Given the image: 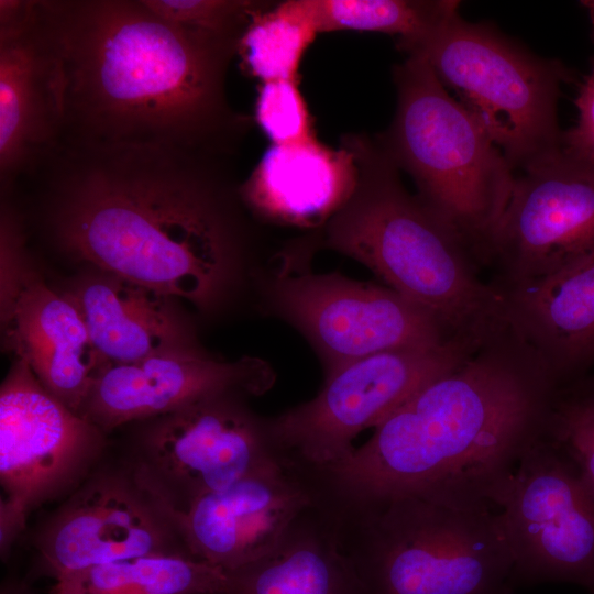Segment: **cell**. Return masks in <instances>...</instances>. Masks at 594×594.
Here are the masks:
<instances>
[{
  "label": "cell",
  "instance_id": "1",
  "mask_svg": "<svg viewBox=\"0 0 594 594\" xmlns=\"http://www.w3.org/2000/svg\"><path fill=\"white\" fill-rule=\"evenodd\" d=\"M232 156L153 144H61L22 180L66 256L202 310L239 282L249 230Z\"/></svg>",
  "mask_w": 594,
  "mask_h": 594
},
{
  "label": "cell",
  "instance_id": "2",
  "mask_svg": "<svg viewBox=\"0 0 594 594\" xmlns=\"http://www.w3.org/2000/svg\"><path fill=\"white\" fill-rule=\"evenodd\" d=\"M40 8L61 64V144L233 155L250 125L226 89L242 35L182 26L145 0H40Z\"/></svg>",
  "mask_w": 594,
  "mask_h": 594
},
{
  "label": "cell",
  "instance_id": "3",
  "mask_svg": "<svg viewBox=\"0 0 594 594\" xmlns=\"http://www.w3.org/2000/svg\"><path fill=\"white\" fill-rule=\"evenodd\" d=\"M561 386L508 326L416 392L345 459L312 468L321 491L364 502L418 495L493 509L546 432Z\"/></svg>",
  "mask_w": 594,
  "mask_h": 594
},
{
  "label": "cell",
  "instance_id": "4",
  "mask_svg": "<svg viewBox=\"0 0 594 594\" xmlns=\"http://www.w3.org/2000/svg\"><path fill=\"white\" fill-rule=\"evenodd\" d=\"M341 143L356 163L358 183L320 230L321 245L354 258L387 287L431 314L448 336L479 349L507 323L498 290L455 234L403 185L375 138Z\"/></svg>",
  "mask_w": 594,
  "mask_h": 594
},
{
  "label": "cell",
  "instance_id": "5",
  "mask_svg": "<svg viewBox=\"0 0 594 594\" xmlns=\"http://www.w3.org/2000/svg\"><path fill=\"white\" fill-rule=\"evenodd\" d=\"M367 594H512L498 515L418 495L322 496Z\"/></svg>",
  "mask_w": 594,
  "mask_h": 594
},
{
  "label": "cell",
  "instance_id": "6",
  "mask_svg": "<svg viewBox=\"0 0 594 594\" xmlns=\"http://www.w3.org/2000/svg\"><path fill=\"white\" fill-rule=\"evenodd\" d=\"M396 110L374 136L418 198L455 234L475 263L508 205L514 169L474 117L447 90L422 55L394 66Z\"/></svg>",
  "mask_w": 594,
  "mask_h": 594
},
{
  "label": "cell",
  "instance_id": "7",
  "mask_svg": "<svg viewBox=\"0 0 594 594\" xmlns=\"http://www.w3.org/2000/svg\"><path fill=\"white\" fill-rule=\"evenodd\" d=\"M408 55L429 62L514 170L527 172L562 152L557 106L572 74L561 62L537 56L459 12Z\"/></svg>",
  "mask_w": 594,
  "mask_h": 594
},
{
  "label": "cell",
  "instance_id": "8",
  "mask_svg": "<svg viewBox=\"0 0 594 594\" xmlns=\"http://www.w3.org/2000/svg\"><path fill=\"white\" fill-rule=\"evenodd\" d=\"M315 248L300 270L286 248L264 294L270 311L310 343L326 374L376 353L454 341L431 314L387 286L301 270Z\"/></svg>",
  "mask_w": 594,
  "mask_h": 594
},
{
  "label": "cell",
  "instance_id": "9",
  "mask_svg": "<svg viewBox=\"0 0 594 594\" xmlns=\"http://www.w3.org/2000/svg\"><path fill=\"white\" fill-rule=\"evenodd\" d=\"M476 350L449 342L402 348L350 362L331 373L316 397L268 419L278 449L302 465L326 468L350 455L352 441L376 427L416 392Z\"/></svg>",
  "mask_w": 594,
  "mask_h": 594
},
{
  "label": "cell",
  "instance_id": "10",
  "mask_svg": "<svg viewBox=\"0 0 594 594\" xmlns=\"http://www.w3.org/2000/svg\"><path fill=\"white\" fill-rule=\"evenodd\" d=\"M499 508L515 583L594 592V490L547 430L522 455Z\"/></svg>",
  "mask_w": 594,
  "mask_h": 594
},
{
  "label": "cell",
  "instance_id": "11",
  "mask_svg": "<svg viewBox=\"0 0 594 594\" xmlns=\"http://www.w3.org/2000/svg\"><path fill=\"white\" fill-rule=\"evenodd\" d=\"M244 396H215L158 417L142 439L133 474L163 508L182 510L244 475L283 459L268 419Z\"/></svg>",
  "mask_w": 594,
  "mask_h": 594
},
{
  "label": "cell",
  "instance_id": "12",
  "mask_svg": "<svg viewBox=\"0 0 594 594\" xmlns=\"http://www.w3.org/2000/svg\"><path fill=\"white\" fill-rule=\"evenodd\" d=\"M594 260V162L563 151L516 177L487 261L492 283L548 278Z\"/></svg>",
  "mask_w": 594,
  "mask_h": 594
},
{
  "label": "cell",
  "instance_id": "13",
  "mask_svg": "<svg viewBox=\"0 0 594 594\" xmlns=\"http://www.w3.org/2000/svg\"><path fill=\"white\" fill-rule=\"evenodd\" d=\"M101 430L52 395L20 358L0 391L1 552L29 512L58 490L100 447Z\"/></svg>",
  "mask_w": 594,
  "mask_h": 594
},
{
  "label": "cell",
  "instance_id": "14",
  "mask_svg": "<svg viewBox=\"0 0 594 594\" xmlns=\"http://www.w3.org/2000/svg\"><path fill=\"white\" fill-rule=\"evenodd\" d=\"M317 498L310 470L285 455L182 510L162 508L190 556L232 572L270 552Z\"/></svg>",
  "mask_w": 594,
  "mask_h": 594
},
{
  "label": "cell",
  "instance_id": "15",
  "mask_svg": "<svg viewBox=\"0 0 594 594\" xmlns=\"http://www.w3.org/2000/svg\"><path fill=\"white\" fill-rule=\"evenodd\" d=\"M58 56L40 0H0V184L8 194L61 144Z\"/></svg>",
  "mask_w": 594,
  "mask_h": 594
},
{
  "label": "cell",
  "instance_id": "16",
  "mask_svg": "<svg viewBox=\"0 0 594 594\" xmlns=\"http://www.w3.org/2000/svg\"><path fill=\"white\" fill-rule=\"evenodd\" d=\"M37 547L43 570L55 579L138 557L189 554L161 504L134 475L88 483L51 520Z\"/></svg>",
  "mask_w": 594,
  "mask_h": 594
},
{
  "label": "cell",
  "instance_id": "17",
  "mask_svg": "<svg viewBox=\"0 0 594 594\" xmlns=\"http://www.w3.org/2000/svg\"><path fill=\"white\" fill-rule=\"evenodd\" d=\"M274 381L272 366L258 358L220 361L201 350L163 353L134 363L109 364L95 381L80 416L100 430H109L215 396H258Z\"/></svg>",
  "mask_w": 594,
  "mask_h": 594
},
{
  "label": "cell",
  "instance_id": "18",
  "mask_svg": "<svg viewBox=\"0 0 594 594\" xmlns=\"http://www.w3.org/2000/svg\"><path fill=\"white\" fill-rule=\"evenodd\" d=\"M358 183V167L345 146L334 150L317 138L272 144L240 197L253 216L276 224L320 230L343 207Z\"/></svg>",
  "mask_w": 594,
  "mask_h": 594
},
{
  "label": "cell",
  "instance_id": "19",
  "mask_svg": "<svg viewBox=\"0 0 594 594\" xmlns=\"http://www.w3.org/2000/svg\"><path fill=\"white\" fill-rule=\"evenodd\" d=\"M12 337L41 384L70 410L80 411L99 374L110 364L94 344L72 296L30 274L16 283Z\"/></svg>",
  "mask_w": 594,
  "mask_h": 594
},
{
  "label": "cell",
  "instance_id": "20",
  "mask_svg": "<svg viewBox=\"0 0 594 594\" xmlns=\"http://www.w3.org/2000/svg\"><path fill=\"white\" fill-rule=\"evenodd\" d=\"M493 286L507 326L561 387L586 376L594 363V260L548 278Z\"/></svg>",
  "mask_w": 594,
  "mask_h": 594
},
{
  "label": "cell",
  "instance_id": "21",
  "mask_svg": "<svg viewBox=\"0 0 594 594\" xmlns=\"http://www.w3.org/2000/svg\"><path fill=\"white\" fill-rule=\"evenodd\" d=\"M94 344L110 364L199 350L191 324L173 297L100 271L69 294Z\"/></svg>",
  "mask_w": 594,
  "mask_h": 594
},
{
  "label": "cell",
  "instance_id": "22",
  "mask_svg": "<svg viewBox=\"0 0 594 594\" xmlns=\"http://www.w3.org/2000/svg\"><path fill=\"white\" fill-rule=\"evenodd\" d=\"M229 574L230 594H367L319 498L270 552Z\"/></svg>",
  "mask_w": 594,
  "mask_h": 594
},
{
  "label": "cell",
  "instance_id": "23",
  "mask_svg": "<svg viewBox=\"0 0 594 594\" xmlns=\"http://www.w3.org/2000/svg\"><path fill=\"white\" fill-rule=\"evenodd\" d=\"M230 574L187 553L138 557L56 579L52 594H230Z\"/></svg>",
  "mask_w": 594,
  "mask_h": 594
},
{
  "label": "cell",
  "instance_id": "24",
  "mask_svg": "<svg viewBox=\"0 0 594 594\" xmlns=\"http://www.w3.org/2000/svg\"><path fill=\"white\" fill-rule=\"evenodd\" d=\"M278 7L309 24L317 33L377 32L397 36V47L408 54L451 15L455 0H287Z\"/></svg>",
  "mask_w": 594,
  "mask_h": 594
},
{
  "label": "cell",
  "instance_id": "25",
  "mask_svg": "<svg viewBox=\"0 0 594 594\" xmlns=\"http://www.w3.org/2000/svg\"><path fill=\"white\" fill-rule=\"evenodd\" d=\"M308 22L265 1L249 21L238 47L242 68L261 84L298 81L301 59L317 36Z\"/></svg>",
  "mask_w": 594,
  "mask_h": 594
},
{
  "label": "cell",
  "instance_id": "26",
  "mask_svg": "<svg viewBox=\"0 0 594 594\" xmlns=\"http://www.w3.org/2000/svg\"><path fill=\"white\" fill-rule=\"evenodd\" d=\"M547 433L575 462L594 490V393L580 381L561 387Z\"/></svg>",
  "mask_w": 594,
  "mask_h": 594
},
{
  "label": "cell",
  "instance_id": "27",
  "mask_svg": "<svg viewBox=\"0 0 594 594\" xmlns=\"http://www.w3.org/2000/svg\"><path fill=\"white\" fill-rule=\"evenodd\" d=\"M298 82L270 81L258 88L255 121L272 144L296 143L316 138L314 120Z\"/></svg>",
  "mask_w": 594,
  "mask_h": 594
},
{
  "label": "cell",
  "instance_id": "28",
  "mask_svg": "<svg viewBox=\"0 0 594 594\" xmlns=\"http://www.w3.org/2000/svg\"><path fill=\"white\" fill-rule=\"evenodd\" d=\"M265 1L145 0L157 14L182 26L242 35L253 13Z\"/></svg>",
  "mask_w": 594,
  "mask_h": 594
},
{
  "label": "cell",
  "instance_id": "29",
  "mask_svg": "<svg viewBox=\"0 0 594 594\" xmlns=\"http://www.w3.org/2000/svg\"><path fill=\"white\" fill-rule=\"evenodd\" d=\"M574 103L575 124L562 134V148L576 157L594 162V57L587 75L579 85Z\"/></svg>",
  "mask_w": 594,
  "mask_h": 594
},
{
  "label": "cell",
  "instance_id": "30",
  "mask_svg": "<svg viewBox=\"0 0 594 594\" xmlns=\"http://www.w3.org/2000/svg\"><path fill=\"white\" fill-rule=\"evenodd\" d=\"M579 381L586 389L594 393V375L593 376H584Z\"/></svg>",
  "mask_w": 594,
  "mask_h": 594
},
{
  "label": "cell",
  "instance_id": "31",
  "mask_svg": "<svg viewBox=\"0 0 594 594\" xmlns=\"http://www.w3.org/2000/svg\"><path fill=\"white\" fill-rule=\"evenodd\" d=\"M588 12H590V18H591V22H592V35H593V38H594V8H587Z\"/></svg>",
  "mask_w": 594,
  "mask_h": 594
},
{
  "label": "cell",
  "instance_id": "32",
  "mask_svg": "<svg viewBox=\"0 0 594 594\" xmlns=\"http://www.w3.org/2000/svg\"><path fill=\"white\" fill-rule=\"evenodd\" d=\"M581 4L585 8H594V0L582 1Z\"/></svg>",
  "mask_w": 594,
  "mask_h": 594
}]
</instances>
